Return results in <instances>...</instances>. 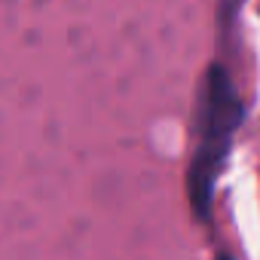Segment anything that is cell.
<instances>
[{
  "mask_svg": "<svg viewBox=\"0 0 260 260\" xmlns=\"http://www.w3.org/2000/svg\"><path fill=\"white\" fill-rule=\"evenodd\" d=\"M217 260H230V257H226V254H220V257H217Z\"/></svg>",
  "mask_w": 260,
  "mask_h": 260,
  "instance_id": "obj_2",
  "label": "cell"
},
{
  "mask_svg": "<svg viewBox=\"0 0 260 260\" xmlns=\"http://www.w3.org/2000/svg\"><path fill=\"white\" fill-rule=\"evenodd\" d=\"M239 95L226 77V71L214 68L208 74V101H205V119H202V147L190 166L187 193L196 217H208L211 208V190L217 169L230 150V138L239 125Z\"/></svg>",
  "mask_w": 260,
  "mask_h": 260,
  "instance_id": "obj_1",
  "label": "cell"
}]
</instances>
